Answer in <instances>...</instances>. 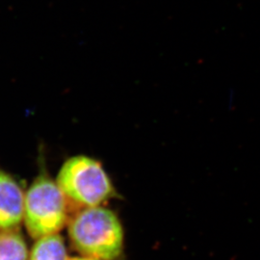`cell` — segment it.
Here are the masks:
<instances>
[{
    "instance_id": "6da1fadb",
    "label": "cell",
    "mask_w": 260,
    "mask_h": 260,
    "mask_svg": "<svg viewBox=\"0 0 260 260\" xmlns=\"http://www.w3.org/2000/svg\"><path fill=\"white\" fill-rule=\"evenodd\" d=\"M71 243L82 256L116 260L123 250V230L110 209L93 206L81 209L69 223Z\"/></svg>"
},
{
    "instance_id": "7a4b0ae2",
    "label": "cell",
    "mask_w": 260,
    "mask_h": 260,
    "mask_svg": "<svg viewBox=\"0 0 260 260\" xmlns=\"http://www.w3.org/2000/svg\"><path fill=\"white\" fill-rule=\"evenodd\" d=\"M56 182L67 201L82 209L101 206L115 196L111 179L103 165L86 155H75L66 160Z\"/></svg>"
},
{
    "instance_id": "3957f363",
    "label": "cell",
    "mask_w": 260,
    "mask_h": 260,
    "mask_svg": "<svg viewBox=\"0 0 260 260\" xmlns=\"http://www.w3.org/2000/svg\"><path fill=\"white\" fill-rule=\"evenodd\" d=\"M68 221V201L56 180L41 175L24 196L23 222L35 239L59 233Z\"/></svg>"
},
{
    "instance_id": "277c9868",
    "label": "cell",
    "mask_w": 260,
    "mask_h": 260,
    "mask_svg": "<svg viewBox=\"0 0 260 260\" xmlns=\"http://www.w3.org/2000/svg\"><path fill=\"white\" fill-rule=\"evenodd\" d=\"M24 196L13 177L0 171V231L16 230L23 221Z\"/></svg>"
},
{
    "instance_id": "5b68a950",
    "label": "cell",
    "mask_w": 260,
    "mask_h": 260,
    "mask_svg": "<svg viewBox=\"0 0 260 260\" xmlns=\"http://www.w3.org/2000/svg\"><path fill=\"white\" fill-rule=\"evenodd\" d=\"M64 238L59 234H50L36 239L28 260H69Z\"/></svg>"
},
{
    "instance_id": "8992f818",
    "label": "cell",
    "mask_w": 260,
    "mask_h": 260,
    "mask_svg": "<svg viewBox=\"0 0 260 260\" xmlns=\"http://www.w3.org/2000/svg\"><path fill=\"white\" fill-rule=\"evenodd\" d=\"M27 244L16 230L0 231V260H28Z\"/></svg>"
},
{
    "instance_id": "52a82bcc",
    "label": "cell",
    "mask_w": 260,
    "mask_h": 260,
    "mask_svg": "<svg viewBox=\"0 0 260 260\" xmlns=\"http://www.w3.org/2000/svg\"><path fill=\"white\" fill-rule=\"evenodd\" d=\"M69 260H98L94 258H91V257H86V256H76V257H72L69 258Z\"/></svg>"
}]
</instances>
